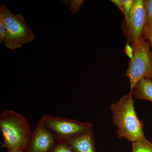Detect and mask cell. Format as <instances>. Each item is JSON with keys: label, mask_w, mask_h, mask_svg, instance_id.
Instances as JSON below:
<instances>
[{"label": "cell", "mask_w": 152, "mask_h": 152, "mask_svg": "<svg viewBox=\"0 0 152 152\" xmlns=\"http://www.w3.org/2000/svg\"><path fill=\"white\" fill-rule=\"evenodd\" d=\"M145 22L144 1L136 0L129 19L123 23L122 29L127 40V42L132 45L142 37Z\"/></svg>", "instance_id": "obj_6"}, {"label": "cell", "mask_w": 152, "mask_h": 152, "mask_svg": "<svg viewBox=\"0 0 152 152\" xmlns=\"http://www.w3.org/2000/svg\"><path fill=\"white\" fill-rule=\"evenodd\" d=\"M132 95L136 99L152 103V80H142L133 90Z\"/></svg>", "instance_id": "obj_9"}, {"label": "cell", "mask_w": 152, "mask_h": 152, "mask_svg": "<svg viewBox=\"0 0 152 152\" xmlns=\"http://www.w3.org/2000/svg\"><path fill=\"white\" fill-rule=\"evenodd\" d=\"M124 52L126 55L130 58V60L132 59L134 56V51L132 47L130 44L127 42L124 48Z\"/></svg>", "instance_id": "obj_17"}, {"label": "cell", "mask_w": 152, "mask_h": 152, "mask_svg": "<svg viewBox=\"0 0 152 152\" xmlns=\"http://www.w3.org/2000/svg\"><path fill=\"white\" fill-rule=\"evenodd\" d=\"M132 143V152H152V143L145 137Z\"/></svg>", "instance_id": "obj_10"}, {"label": "cell", "mask_w": 152, "mask_h": 152, "mask_svg": "<svg viewBox=\"0 0 152 152\" xmlns=\"http://www.w3.org/2000/svg\"><path fill=\"white\" fill-rule=\"evenodd\" d=\"M50 152H75L66 141L57 142Z\"/></svg>", "instance_id": "obj_12"}, {"label": "cell", "mask_w": 152, "mask_h": 152, "mask_svg": "<svg viewBox=\"0 0 152 152\" xmlns=\"http://www.w3.org/2000/svg\"><path fill=\"white\" fill-rule=\"evenodd\" d=\"M40 121L54 135L57 142L69 139L93 130L94 125L88 122L53 116L45 114Z\"/></svg>", "instance_id": "obj_5"}, {"label": "cell", "mask_w": 152, "mask_h": 152, "mask_svg": "<svg viewBox=\"0 0 152 152\" xmlns=\"http://www.w3.org/2000/svg\"><path fill=\"white\" fill-rule=\"evenodd\" d=\"M134 51L132 59L129 61L125 76L129 81L132 94L133 90L142 79L152 80V53L150 45L143 37L137 42L131 45Z\"/></svg>", "instance_id": "obj_3"}, {"label": "cell", "mask_w": 152, "mask_h": 152, "mask_svg": "<svg viewBox=\"0 0 152 152\" xmlns=\"http://www.w3.org/2000/svg\"><path fill=\"white\" fill-rule=\"evenodd\" d=\"M111 1L115 4L122 12L123 10V4L122 0H111Z\"/></svg>", "instance_id": "obj_18"}, {"label": "cell", "mask_w": 152, "mask_h": 152, "mask_svg": "<svg viewBox=\"0 0 152 152\" xmlns=\"http://www.w3.org/2000/svg\"><path fill=\"white\" fill-rule=\"evenodd\" d=\"M142 37L148 40L152 49V22L149 24L145 25L143 31Z\"/></svg>", "instance_id": "obj_15"}, {"label": "cell", "mask_w": 152, "mask_h": 152, "mask_svg": "<svg viewBox=\"0 0 152 152\" xmlns=\"http://www.w3.org/2000/svg\"><path fill=\"white\" fill-rule=\"evenodd\" d=\"M83 0H73V1H63L62 2L64 3L66 5H69V9L73 14L77 13L79 12L82 5L84 2Z\"/></svg>", "instance_id": "obj_13"}, {"label": "cell", "mask_w": 152, "mask_h": 152, "mask_svg": "<svg viewBox=\"0 0 152 152\" xmlns=\"http://www.w3.org/2000/svg\"><path fill=\"white\" fill-rule=\"evenodd\" d=\"M8 152H25L24 150H15V151H9Z\"/></svg>", "instance_id": "obj_19"}, {"label": "cell", "mask_w": 152, "mask_h": 152, "mask_svg": "<svg viewBox=\"0 0 152 152\" xmlns=\"http://www.w3.org/2000/svg\"><path fill=\"white\" fill-rule=\"evenodd\" d=\"M135 1L136 0H122L123 4L122 12L124 16L125 21H126L129 19Z\"/></svg>", "instance_id": "obj_11"}, {"label": "cell", "mask_w": 152, "mask_h": 152, "mask_svg": "<svg viewBox=\"0 0 152 152\" xmlns=\"http://www.w3.org/2000/svg\"><path fill=\"white\" fill-rule=\"evenodd\" d=\"M0 18L4 22L7 37L4 44L7 48L15 50L35 39L34 31L28 27L24 18L20 14L12 13L7 7H0Z\"/></svg>", "instance_id": "obj_4"}, {"label": "cell", "mask_w": 152, "mask_h": 152, "mask_svg": "<svg viewBox=\"0 0 152 152\" xmlns=\"http://www.w3.org/2000/svg\"><path fill=\"white\" fill-rule=\"evenodd\" d=\"M75 152H96L93 130L66 141Z\"/></svg>", "instance_id": "obj_8"}, {"label": "cell", "mask_w": 152, "mask_h": 152, "mask_svg": "<svg viewBox=\"0 0 152 152\" xmlns=\"http://www.w3.org/2000/svg\"><path fill=\"white\" fill-rule=\"evenodd\" d=\"M144 6L145 12V25L152 22V0L144 1Z\"/></svg>", "instance_id": "obj_14"}, {"label": "cell", "mask_w": 152, "mask_h": 152, "mask_svg": "<svg viewBox=\"0 0 152 152\" xmlns=\"http://www.w3.org/2000/svg\"><path fill=\"white\" fill-rule=\"evenodd\" d=\"M134 97L129 94L110 106L113 123L117 127V135L134 142L145 137L143 124L138 118L134 107Z\"/></svg>", "instance_id": "obj_1"}, {"label": "cell", "mask_w": 152, "mask_h": 152, "mask_svg": "<svg viewBox=\"0 0 152 152\" xmlns=\"http://www.w3.org/2000/svg\"><path fill=\"white\" fill-rule=\"evenodd\" d=\"M57 143L53 134L39 121L32 132L25 152H50Z\"/></svg>", "instance_id": "obj_7"}, {"label": "cell", "mask_w": 152, "mask_h": 152, "mask_svg": "<svg viewBox=\"0 0 152 152\" xmlns=\"http://www.w3.org/2000/svg\"><path fill=\"white\" fill-rule=\"evenodd\" d=\"M7 37V31L5 24L2 18H0V43H4Z\"/></svg>", "instance_id": "obj_16"}, {"label": "cell", "mask_w": 152, "mask_h": 152, "mask_svg": "<svg viewBox=\"0 0 152 152\" xmlns=\"http://www.w3.org/2000/svg\"><path fill=\"white\" fill-rule=\"evenodd\" d=\"M0 130L3 140L1 147L8 151H25L32 132L23 115L12 110L3 112L0 116Z\"/></svg>", "instance_id": "obj_2"}]
</instances>
